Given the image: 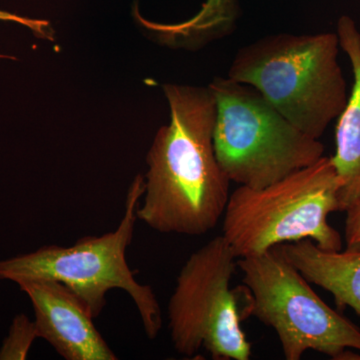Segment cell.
Here are the masks:
<instances>
[{
    "instance_id": "1",
    "label": "cell",
    "mask_w": 360,
    "mask_h": 360,
    "mask_svg": "<svg viewBox=\"0 0 360 360\" xmlns=\"http://www.w3.org/2000/svg\"><path fill=\"white\" fill-rule=\"evenodd\" d=\"M163 90L170 122L149 149L137 219L161 233L203 236L222 219L231 195L213 144L217 103L210 86L165 84Z\"/></svg>"
},
{
    "instance_id": "2",
    "label": "cell",
    "mask_w": 360,
    "mask_h": 360,
    "mask_svg": "<svg viewBox=\"0 0 360 360\" xmlns=\"http://www.w3.org/2000/svg\"><path fill=\"white\" fill-rule=\"evenodd\" d=\"M336 32L276 33L241 47L227 77L258 90L297 129L321 139L348 101Z\"/></svg>"
},
{
    "instance_id": "3",
    "label": "cell",
    "mask_w": 360,
    "mask_h": 360,
    "mask_svg": "<svg viewBox=\"0 0 360 360\" xmlns=\"http://www.w3.org/2000/svg\"><path fill=\"white\" fill-rule=\"evenodd\" d=\"M144 189V177L137 175L127 191L124 213L115 231L84 236L71 246L44 245L0 260V281L18 285L33 281H58L78 296L94 319L103 311L108 291L124 290L141 314L146 335L155 340L162 328L160 303L151 286L135 279L127 260Z\"/></svg>"
},
{
    "instance_id": "4",
    "label": "cell",
    "mask_w": 360,
    "mask_h": 360,
    "mask_svg": "<svg viewBox=\"0 0 360 360\" xmlns=\"http://www.w3.org/2000/svg\"><path fill=\"white\" fill-rule=\"evenodd\" d=\"M340 186L331 156L264 188L239 186L225 207L222 236L238 258L303 239L322 250H341L340 233L328 220L340 212Z\"/></svg>"
},
{
    "instance_id": "5",
    "label": "cell",
    "mask_w": 360,
    "mask_h": 360,
    "mask_svg": "<svg viewBox=\"0 0 360 360\" xmlns=\"http://www.w3.org/2000/svg\"><path fill=\"white\" fill-rule=\"evenodd\" d=\"M217 103L213 144L229 180L264 188L324 156V146L293 125L258 90L229 77L208 85Z\"/></svg>"
},
{
    "instance_id": "6",
    "label": "cell",
    "mask_w": 360,
    "mask_h": 360,
    "mask_svg": "<svg viewBox=\"0 0 360 360\" xmlns=\"http://www.w3.org/2000/svg\"><path fill=\"white\" fill-rule=\"evenodd\" d=\"M248 305L245 311L276 331L286 360L309 350L338 359L360 352V329L328 307L276 246L238 258Z\"/></svg>"
},
{
    "instance_id": "7",
    "label": "cell",
    "mask_w": 360,
    "mask_h": 360,
    "mask_svg": "<svg viewBox=\"0 0 360 360\" xmlns=\"http://www.w3.org/2000/svg\"><path fill=\"white\" fill-rule=\"evenodd\" d=\"M238 260L219 236L191 253L180 269L167 305L170 336L179 354L193 357L205 349L213 359H250L251 345L231 288Z\"/></svg>"
},
{
    "instance_id": "8",
    "label": "cell",
    "mask_w": 360,
    "mask_h": 360,
    "mask_svg": "<svg viewBox=\"0 0 360 360\" xmlns=\"http://www.w3.org/2000/svg\"><path fill=\"white\" fill-rule=\"evenodd\" d=\"M34 310V323L42 338L66 360H117L94 323V317L65 284L33 281L20 284Z\"/></svg>"
},
{
    "instance_id": "9",
    "label": "cell",
    "mask_w": 360,
    "mask_h": 360,
    "mask_svg": "<svg viewBox=\"0 0 360 360\" xmlns=\"http://www.w3.org/2000/svg\"><path fill=\"white\" fill-rule=\"evenodd\" d=\"M336 33L354 73L352 92L338 118L335 153L331 156L341 184L340 212H345L360 201V32L352 18L343 15Z\"/></svg>"
},
{
    "instance_id": "10",
    "label": "cell",
    "mask_w": 360,
    "mask_h": 360,
    "mask_svg": "<svg viewBox=\"0 0 360 360\" xmlns=\"http://www.w3.org/2000/svg\"><path fill=\"white\" fill-rule=\"evenodd\" d=\"M302 276L333 295L338 309L360 317V250H326L310 239L279 245Z\"/></svg>"
},
{
    "instance_id": "11",
    "label": "cell",
    "mask_w": 360,
    "mask_h": 360,
    "mask_svg": "<svg viewBox=\"0 0 360 360\" xmlns=\"http://www.w3.org/2000/svg\"><path fill=\"white\" fill-rule=\"evenodd\" d=\"M238 13L236 0H206L200 13L191 20L177 25H156L155 32L167 44H202L231 34Z\"/></svg>"
},
{
    "instance_id": "12",
    "label": "cell",
    "mask_w": 360,
    "mask_h": 360,
    "mask_svg": "<svg viewBox=\"0 0 360 360\" xmlns=\"http://www.w3.org/2000/svg\"><path fill=\"white\" fill-rule=\"evenodd\" d=\"M39 338L34 321L26 314L16 315L8 335L0 347V360H25L34 340Z\"/></svg>"
},
{
    "instance_id": "13",
    "label": "cell",
    "mask_w": 360,
    "mask_h": 360,
    "mask_svg": "<svg viewBox=\"0 0 360 360\" xmlns=\"http://www.w3.org/2000/svg\"><path fill=\"white\" fill-rule=\"evenodd\" d=\"M345 212V239L347 250H360V201Z\"/></svg>"
},
{
    "instance_id": "14",
    "label": "cell",
    "mask_w": 360,
    "mask_h": 360,
    "mask_svg": "<svg viewBox=\"0 0 360 360\" xmlns=\"http://www.w3.org/2000/svg\"><path fill=\"white\" fill-rule=\"evenodd\" d=\"M0 21H11V22L20 23V25L32 30L39 37H47V34H49L46 32L49 23L44 20H32V18H23V16L18 15V14L0 11Z\"/></svg>"
}]
</instances>
